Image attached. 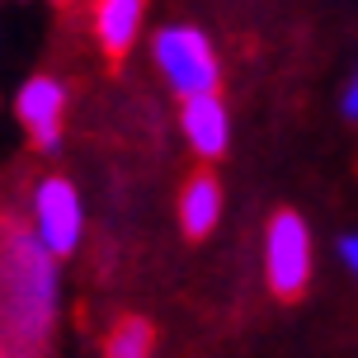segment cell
I'll use <instances>...</instances> for the list:
<instances>
[{
  "label": "cell",
  "instance_id": "6da1fadb",
  "mask_svg": "<svg viewBox=\"0 0 358 358\" xmlns=\"http://www.w3.org/2000/svg\"><path fill=\"white\" fill-rule=\"evenodd\" d=\"M57 321V259L34 227H10L0 241V330L15 349H38Z\"/></svg>",
  "mask_w": 358,
  "mask_h": 358
},
{
  "label": "cell",
  "instance_id": "5b68a950",
  "mask_svg": "<svg viewBox=\"0 0 358 358\" xmlns=\"http://www.w3.org/2000/svg\"><path fill=\"white\" fill-rule=\"evenodd\" d=\"M62 113H66V85L57 76H34L24 80L15 94V118L24 132L34 137L38 151H57L62 146Z\"/></svg>",
  "mask_w": 358,
  "mask_h": 358
},
{
  "label": "cell",
  "instance_id": "ba28073f",
  "mask_svg": "<svg viewBox=\"0 0 358 358\" xmlns=\"http://www.w3.org/2000/svg\"><path fill=\"white\" fill-rule=\"evenodd\" d=\"M217 222H222V184L213 175H194L179 194V227H184V236L203 241Z\"/></svg>",
  "mask_w": 358,
  "mask_h": 358
},
{
  "label": "cell",
  "instance_id": "4fadbf2b",
  "mask_svg": "<svg viewBox=\"0 0 358 358\" xmlns=\"http://www.w3.org/2000/svg\"><path fill=\"white\" fill-rule=\"evenodd\" d=\"M0 358H5V354H0Z\"/></svg>",
  "mask_w": 358,
  "mask_h": 358
},
{
  "label": "cell",
  "instance_id": "9c48e42d",
  "mask_svg": "<svg viewBox=\"0 0 358 358\" xmlns=\"http://www.w3.org/2000/svg\"><path fill=\"white\" fill-rule=\"evenodd\" d=\"M156 354V325L146 316H123L104 335V358H151Z\"/></svg>",
  "mask_w": 358,
  "mask_h": 358
},
{
  "label": "cell",
  "instance_id": "7a4b0ae2",
  "mask_svg": "<svg viewBox=\"0 0 358 358\" xmlns=\"http://www.w3.org/2000/svg\"><path fill=\"white\" fill-rule=\"evenodd\" d=\"M151 57H156L165 85L175 90L179 99L217 94V85H222L217 48L208 43L203 29H194V24H170V29H161L156 43H151Z\"/></svg>",
  "mask_w": 358,
  "mask_h": 358
},
{
  "label": "cell",
  "instance_id": "30bf717a",
  "mask_svg": "<svg viewBox=\"0 0 358 358\" xmlns=\"http://www.w3.org/2000/svg\"><path fill=\"white\" fill-rule=\"evenodd\" d=\"M340 259H344V268L358 278V231H349V236H340Z\"/></svg>",
  "mask_w": 358,
  "mask_h": 358
},
{
  "label": "cell",
  "instance_id": "3957f363",
  "mask_svg": "<svg viewBox=\"0 0 358 358\" xmlns=\"http://www.w3.org/2000/svg\"><path fill=\"white\" fill-rule=\"evenodd\" d=\"M311 231H306L302 213H292V208H283V213L268 217V231H264V278L268 287L283 297V302H292V297H302L306 283H311Z\"/></svg>",
  "mask_w": 358,
  "mask_h": 358
},
{
  "label": "cell",
  "instance_id": "277c9868",
  "mask_svg": "<svg viewBox=\"0 0 358 358\" xmlns=\"http://www.w3.org/2000/svg\"><path fill=\"white\" fill-rule=\"evenodd\" d=\"M34 236L52 259L76 255L80 236H85V208H80V194H76L71 179H62V175L38 179V189H34Z\"/></svg>",
  "mask_w": 358,
  "mask_h": 358
},
{
  "label": "cell",
  "instance_id": "8992f818",
  "mask_svg": "<svg viewBox=\"0 0 358 358\" xmlns=\"http://www.w3.org/2000/svg\"><path fill=\"white\" fill-rule=\"evenodd\" d=\"M179 127H184V142L194 146V156H203V161H222L227 146H231V113L222 104V94L184 99Z\"/></svg>",
  "mask_w": 358,
  "mask_h": 358
},
{
  "label": "cell",
  "instance_id": "7c38bea8",
  "mask_svg": "<svg viewBox=\"0 0 358 358\" xmlns=\"http://www.w3.org/2000/svg\"><path fill=\"white\" fill-rule=\"evenodd\" d=\"M57 5H76V0H57Z\"/></svg>",
  "mask_w": 358,
  "mask_h": 358
},
{
  "label": "cell",
  "instance_id": "52a82bcc",
  "mask_svg": "<svg viewBox=\"0 0 358 358\" xmlns=\"http://www.w3.org/2000/svg\"><path fill=\"white\" fill-rule=\"evenodd\" d=\"M146 24V0H94V15H90V29L99 38V52L123 62L132 52V43Z\"/></svg>",
  "mask_w": 358,
  "mask_h": 358
},
{
  "label": "cell",
  "instance_id": "8fae6325",
  "mask_svg": "<svg viewBox=\"0 0 358 358\" xmlns=\"http://www.w3.org/2000/svg\"><path fill=\"white\" fill-rule=\"evenodd\" d=\"M344 113H349V118H358V76L349 80V90H344Z\"/></svg>",
  "mask_w": 358,
  "mask_h": 358
}]
</instances>
